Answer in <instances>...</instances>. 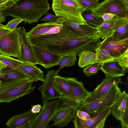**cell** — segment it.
<instances>
[{"instance_id":"1","label":"cell","mask_w":128,"mask_h":128,"mask_svg":"<svg viewBox=\"0 0 128 128\" xmlns=\"http://www.w3.org/2000/svg\"><path fill=\"white\" fill-rule=\"evenodd\" d=\"M28 37L32 44L62 56L78 55L84 50L95 51L100 42L99 37L82 36L63 26L56 33Z\"/></svg>"},{"instance_id":"2","label":"cell","mask_w":128,"mask_h":128,"mask_svg":"<svg viewBox=\"0 0 128 128\" xmlns=\"http://www.w3.org/2000/svg\"><path fill=\"white\" fill-rule=\"evenodd\" d=\"M50 9L48 0H7L0 8V14L4 16L21 19L28 24L38 22Z\"/></svg>"},{"instance_id":"3","label":"cell","mask_w":128,"mask_h":128,"mask_svg":"<svg viewBox=\"0 0 128 128\" xmlns=\"http://www.w3.org/2000/svg\"><path fill=\"white\" fill-rule=\"evenodd\" d=\"M52 7L58 17L64 18L70 22L87 24L82 15L86 9L78 0H52Z\"/></svg>"},{"instance_id":"4","label":"cell","mask_w":128,"mask_h":128,"mask_svg":"<svg viewBox=\"0 0 128 128\" xmlns=\"http://www.w3.org/2000/svg\"><path fill=\"white\" fill-rule=\"evenodd\" d=\"M72 89L71 94L69 96H61L60 99L62 104L76 110L83 105L92 92L86 90L83 82L78 81L74 77H66Z\"/></svg>"},{"instance_id":"5","label":"cell","mask_w":128,"mask_h":128,"mask_svg":"<svg viewBox=\"0 0 128 128\" xmlns=\"http://www.w3.org/2000/svg\"><path fill=\"white\" fill-rule=\"evenodd\" d=\"M127 9L122 0H105L92 11V15L97 19L102 18L104 14L107 13L114 14L119 17L126 18Z\"/></svg>"},{"instance_id":"6","label":"cell","mask_w":128,"mask_h":128,"mask_svg":"<svg viewBox=\"0 0 128 128\" xmlns=\"http://www.w3.org/2000/svg\"><path fill=\"white\" fill-rule=\"evenodd\" d=\"M0 54L16 57L21 56V44L17 28L0 38Z\"/></svg>"},{"instance_id":"7","label":"cell","mask_w":128,"mask_h":128,"mask_svg":"<svg viewBox=\"0 0 128 128\" xmlns=\"http://www.w3.org/2000/svg\"><path fill=\"white\" fill-rule=\"evenodd\" d=\"M60 100L59 99L51 102H42V110L32 121L30 128H49V122L58 108Z\"/></svg>"},{"instance_id":"8","label":"cell","mask_w":128,"mask_h":128,"mask_svg":"<svg viewBox=\"0 0 128 128\" xmlns=\"http://www.w3.org/2000/svg\"><path fill=\"white\" fill-rule=\"evenodd\" d=\"M98 48L106 49L114 60H118L128 49V38L119 40L110 36L100 42Z\"/></svg>"},{"instance_id":"9","label":"cell","mask_w":128,"mask_h":128,"mask_svg":"<svg viewBox=\"0 0 128 128\" xmlns=\"http://www.w3.org/2000/svg\"><path fill=\"white\" fill-rule=\"evenodd\" d=\"M21 44V56L18 59L23 62L34 65L38 64L34 56L28 32L24 27L17 28Z\"/></svg>"},{"instance_id":"10","label":"cell","mask_w":128,"mask_h":128,"mask_svg":"<svg viewBox=\"0 0 128 128\" xmlns=\"http://www.w3.org/2000/svg\"><path fill=\"white\" fill-rule=\"evenodd\" d=\"M59 71V70L48 71L43 84L38 88L41 93L42 102L60 98L61 95L55 88L54 84L55 77Z\"/></svg>"},{"instance_id":"11","label":"cell","mask_w":128,"mask_h":128,"mask_svg":"<svg viewBox=\"0 0 128 128\" xmlns=\"http://www.w3.org/2000/svg\"><path fill=\"white\" fill-rule=\"evenodd\" d=\"M112 106L102 111L90 119L84 120L75 115L73 122L76 128H102L104 127L107 117L112 112Z\"/></svg>"},{"instance_id":"12","label":"cell","mask_w":128,"mask_h":128,"mask_svg":"<svg viewBox=\"0 0 128 128\" xmlns=\"http://www.w3.org/2000/svg\"><path fill=\"white\" fill-rule=\"evenodd\" d=\"M121 76H107L102 82L92 92L85 103H88L100 99L105 96L112 88L120 82Z\"/></svg>"},{"instance_id":"13","label":"cell","mask_w":128,"mask_h":128,"mask_svg":"<svg viewBox=\"0 0 128 128\" xmlns=\"http://www.w3.org/2000/svg\"><path fill=\"white\" fill-rule=\"evenodd\" d=\"M34 80L30 79L27 82L18 86L6 92L0 94V103H10L28 94L32 91L36 87L32 86Z\"/></svg>"},{"instance_id":"14","label":"cell","mask_w":128,"mask_h":128,"mask_svg":"<svg viewBox=\"0 0 128 128\" xmlns=\"http://www.w3.org/2000/svg\"><path fill=\"white\" fill-rule=\"evenodd\" d=\"M38 64L47 68L58 65L62 56L38 46L32 44Z\"/></svg>"},{"instance_id":"15","label":"cell","mask_w":128,"mask_h":128,"mask_svg":"<svg viewBox=\"0 0 128 128\" xmlns=\"http://www.w3.org/2000/svg\"><path fill=\"white\" fill-rule=\"evenodd\" d=\"M57 22L63 26L82 36L100 37L97 28L91 26L87 24H80L70 22L61 17H58Z\"/></svg>"},{"instance_id":"16","label":"cell","mask_w":128,"mask_h":128,"mask_svg":"<svg viewBox=\"0 0 128 128\" xmlns=\"http://www.w3.org/2000/svg\"><path fill=\"white\" fill-rule=\"evenodd\" d=\"M76 110L62 104L54 114L52 118L54 123L50 127L53 126L59 127L65 126L74 118Z\"/></svg>"},{"instance_id":"17","label":"cell","mask_w":128,"mask_h":128,"mask_svg":"<svg viewBox=\"0 0 128 128\" xmlns=\"http://www.w3.org/2000/svg\"><path fill=\"white\" fill-rule=\"evenodd\" d=\"M62 26V24L57 21L39 24L28 32V36H31L54 34L59 32Z\"/></svg>"},{"instance_id":"18","label":"cell","mask_w":128,"mask_h":128,"mask_svg":"<svg viewBox=\"0 0 128 128\" xmlns=\"http://www.w3.org/2000/svg\"><path fill=\"white\" fill-rule=\"evenodd\" d=\"M126 69L118 60H113L102 63L100 69L107 76H121L124 75Z\"/></svg>"},{"instance_id":"19","label":"cell","mask_w":128,"mask_h":128,"mask_svg":"<svg viewBox=\"0 0 128 128\" xmlns=\"http://www.w3.org/2000/svg\"><path fill=\"white\" fill-rule=\"evenodd\" d=\"M30 80L25 74L8 67L0 71V84L16 80Z\"/></svg>"},{"instance_id":"20","label":"cell","mask_w":128,"mask_h":128,"mask_svg":"<svg viewBox=\"0 0 128 128\" xmlns=\"http://www.w3.org/2000/svg\"><path fill=\"white\" fill-rule=\"evenodd\" d=\"M37 115L32 113L31 110L10 118L6 124L9 128H18L26 122L33 120Z\"/></svg>"},{"instance_id":"21","label":"cell","mask_w":128,"mask_h":128,"mask_svg":"<svg viewBox=\"0 0 128 128\" xmlns=\"http://www.w3.org/2000/svg\"><path fill=\"white\" fill-rule=\"evenodd\" d=\"M18 67L30 79L34 80L35 82L41 81L43 82L44 79V72L36 65L22 62Z\"/></svg>"},{"instance_id":"22","label":"cell","mask_w":128,"mask_h":128,"mask_svg":"<svg viewBox=\"0 0 128 128\" xmlns=\"http://www.w3.org/2000/svg\"><path fill=\"white\" fill-rule=\"evenodd\" d=\"M127 94L125 91L122 92L112 107V113L118 120L121 121L123 118L126 110Z\"/></svg>"},{"instance_id":"23","label":"cell","mask_w":128,"mask_h":128,"mask_svg":"<svg viewBox=\"0 0 128 128\" xmlns=\"http://www.w3.org/2000/svg\"><path fill=\"white\" fill-rule=\"evenodd\" d=\"M110 36L119 40L128 38V19L118 17Z\"/></svg>"},{"instance_id":"24","label":"cell","mask_w":128,"mask_h":128,"mask_svg":"<svg viewBox=\"0 0 128 128\" xmlns=\"http://www.w3.org/2000/svg\"><path fill=\"white\" fill-rule=\"evenodd\" d=\"M118 17L115 16L109 20L103 21L102 23L97 28L98 35L102 39L108 37L112 35Z\"/></svg>"},{"instance_id":"25","label":"cell","mask_w":128,"mask_h":128,"mask_svg":"<svg viewBox=\"0 0 128 128\" xmlns=\"http://www.w3.org/2000/svg\"><path fill=\"white\" fill-rule=\"evenodd\" d=\"M54 84L55 88L61 96H68L71 94L72 88L66 77L57 75L55 77Z\"/></svg>"},{"instance_id":"26","label":"cell","mask_w":128,"mask_h":128,"mask_svg":"<svg viewBox=\"0 0 128 128\" xmlns=\"http://www.w3.org/2000/svg\"><path fill=\"white\" fill-rule=\"evenodd\" d=\"M78 56L79 57L78 64L81 68L97 62L96 53L92 51H84Z\"/></svg>"},{"instance_id":"27","label":"cell","mask_w":128,"mask_h":128,"mask_svg":"<svg viewBox=\"0 0 128 128\" xmlns=\"http://www.w3.org/2000/svg\"><path fill=\"white\" fill-rule=\"evenodd\" d=\"M0 61L3 63L7 67L15 69L24 74L18 67V66L22 62L18 59H16L10 56L0 54Z\"/></svg>"},{"instance_id":"28","label":"cell","mask_w":128,"mask_h":128,"mask_svg":"<svg viewBox=\"0 0 128 128\" xmlns=\"http://www.w3.org/2000/svg\"><path fill=\"white\" fill-rule=\"evenodd\" d=\"M82 15L88 24L92 25L96 28L100 25L103 21L102 18L96 19V17L92 15V10H86L83 12Z\"/></svg>"},{"instance_id":"29","label":"cell","mask_w":128,"mask_h":128,"mask_svg":"<svg viewBox=\"0 0 128 128\" xmlns=\"http://www.w3.org/2000/svg\"><path fill=\"white\" fill-rule=\"evenodd\" d=\"M76 55L75 54L66 55L62 57L58 65L59 70L63 68L74 66L77 60Z\"/></svg>"},{"instance_id":"30","label":"cell","mask_w":128,"mask_h":128,"mask_svg":"<svg viewBox=\"0 0 128 128\" xmlns=\"http://www.w3.org/2000/svg\"><path fill=\"white\" fill-rule=\"evenodd\" d=\"M95 51L97 62L102 63L114 60L110 55L108 51L105 49L98 48Z\"/></svg>"},{"instance_id":"31","label":"cell","mask_w":128,"mask_h":128,"mask_svg":"<svg viewBox=\"0 0 128 128\" xmlns=\"http://www.w3.org/2000/svg\"><path fill=\"white\" fill-rule=\"evenodd\" d=\"M28 80H18L0 84V94H2L18 86L26 83Z\"/></svg>"},{"instance_id":"32","label":"cell","mask_w":128,"mask_h":128,"mask_svg":"<svg viewBox=\"0 0 128 128\" xmlns=\"http://www.w3.org/2000/svg\"><path fill=\"white\" fill-rule=\"evenodd\" d=\"M102 63L96 62L89 65L83 70V72L88 77L96 74L100 69Z\"/></svg>"},{"instance_id":"33","label":"cell","mask_w":128,"mask_h":128,"mask_svg":"<svg viewBox=\"0 0 128 128\" xmlns=\"http://www.w3.org/2000/svg\"><path fill=\"white\" fill-rule=\"evenodd\" d=\"M86 10H92L96 8L100 3L92 0H78Z\"/></svg>"},{"instance_id":"34","label":"cell","mask_w":128,"mask_h":128,"mask_svg":"<svg viewBox=\"0 0 128 128\" xmlns=\"http://www.w3.org/2000/svg\"><path fill=\"white\" fill-rule=\"evenodd\" d=\"M21 19L13 18L8 22L5 26L12 31L16 30V27L18 24L23 22Z\"/></svg>"},{"instance_id":"35","label":"cell","mask_w":128,"mask_h":128,"mask_svg":"<svg viewBox=\"0 0 128 128\" xmlns=\"http://www.w3.org/2000/svg\"><path fill=\"white\" fill-rule=\"evenodd\" d=\"M76 115L80 119L84 120H88L92 118L90 115L88 113L78 109L76 110Z\"/></svg>"},{"instance_id":"36","label":"cell","mask_w":128,"mask_h":128,"mask_svg":"<svg viewBox=\"0 0 128 128\" xmlns=\"http://www.w3.org/2000/svg\"><path fill=\"white\" fill-rule=\"evenodd\" d=\"M46 16L41 19L40 20H42L46 22L50 23L57 21L58 17L56 16H54L50 12H47Z\"/></svg>"},{"instance_id":"37","label":"cell","mask_w":128,"mask_h":128,"mask_svg":"<svg viewBox=\"0 0 128 128\" xmlns=\"http://www.w3.org/2000/svg\"><path fill=\"white\" fill-rule=\"evenodd\" d=\"M117 60L125 68H128V49L125 54L120 58Z\"/></svg>"},{"instance_id":"38","label":"cell","mask_w":128,"mask_h":128,"mask_svg":"<svg viewBox=\"0 0 128 128\" xmlns=\"http://www.w3.org/2000/svg\"><path fill=\"white\" fill-rule=\"evenodd\" d=\"M120 122L122 128H128V109L125 110L124 116Z\"/></svg>"},{"instance_id":"39","label":"cell","mask_w":128,"mask_h":128,"mask_svg":"<svg viewBox=\"0 0 128 128\" xmlns=\"http://www.w3.org/2000/svg\"><path fill=\"white\" fill-rule=\"evenodd\" d=\"M12 31L6 28L4 26L0 23V38L11 32Z\"/></svg>"},{"instance_id":"40","label":"cell","mask_w":128,"mask_h":128,"mask_svg":"<svg viewBox=\"0 0 128 128\" xmlns=\"http://www.w3.org/2000/svg\"><path fill=\"white\" fill-rule=\"evenodd\" d=\"M32 108L30 109L31 111L33 113L36 114L40 112L42 109V107L40 104H38L32 106Z\"/></svg>"},{"instance_id":"41","label":"cell","mask_w":128,"mask_h":128,"mask_svg":"<svg viewBox=\"0 0 128 128\" xmlns=\"http://www.w3.org/2000/svg\"><path fill=\"white\" fill-rule=\"evenodd\" d=\"M115 16V15L114 14L111 13H105L102 16V18L103 19V21H105L111 19Z\"/></svg>"},{"instance_id":"42","label":"cell","mask_w":128,"mask_h":128,"mask_svg":"<svg viewBox=\"0 0 128 128\" xmlns=\"http://www.w3.org/2000/svg\"><path fill=\"white\" fill-rule=\"evenodd\" d=\"M32 120L27 122L19 126L18 128H30V125Z\"/></svg>"},{"instance_id":"43","label":"cell","mask_w":128,"mask_h":128,"mask_svg":"<svg viewBox=\"0 0 128 128\" xmlns=\"http://www.w3.org/2000/svg\"><path fill=\"white\" fill-rule=\"evenodd\" d=\"M7 66L3 63L0 61V71H1L4 70Z\"/></svg>"},{"instance_id":"44","label":"cell","mask_w":128,"mask_h":128,"mask_svg":"<svg viewBox=\"0 0 128 128\" xmlns=\"http://www.w3.org/2000/svg\"><path fill=\"white\" fill-rule=\"evenodd\" d=\"M6 18L2 14H0V23L4 22Z\"/></svg>"},{"instance_id":"45","label":"cell","mask_w":128,"mask_h":128,"mask_svg":"<svg viewBox=\"0 0 128 128\" xmlns=\"http://www.w3.org/2000/svg\"><path fill=\"white\" fill-rule=\"evenodd\" d=\"M128 109V96L126 100L125 110Z\"/></svg>"},{"instance_id":"46","label":"cell","mask_w":128,"mask_h":128,"mask_svg":"<svg viewBox=\"0 0 128 128\" xmlns=\"http://www.w3.org/2000/svg\"><path fill=\"white\" fill-rule=\"evenodd\" d=\"M124 2L128 9V0H122Z\"/></svg>"},{"instance_id":"47","label":"cell","mask_w":128,"mask_h":128,"mask_svg":"<svg viewBox=\"0 0 128 128\" xmlns=\"http://www.w3.org/2000/svg\"><path fill=\"white\" fill-rule=\"evenodd\" d=\"M126 18L128 19V9L126 10Z\"/></svg>"},{"instance_id":"48","label":"cell","mask_w":128,"mask_h":128,"mask_svg":"<svg viewBox=\"0 0 128 128\" xmlns=\"http://www.w3.org/2000/svg\"><path fill=\"white\" fill-rule=\"evenodd\" d=\"M93 0L98 2L99 1V0Z\"/></svg>"},{"instance_id":"49","label":"cell","mask_w":128,"mask_h":128,"mask_svg":"<svg viewBox=\"0 0 128 128\" xmlns=\"http://www.w3.org/2000/svg\"></svg>"}]
</instances>
